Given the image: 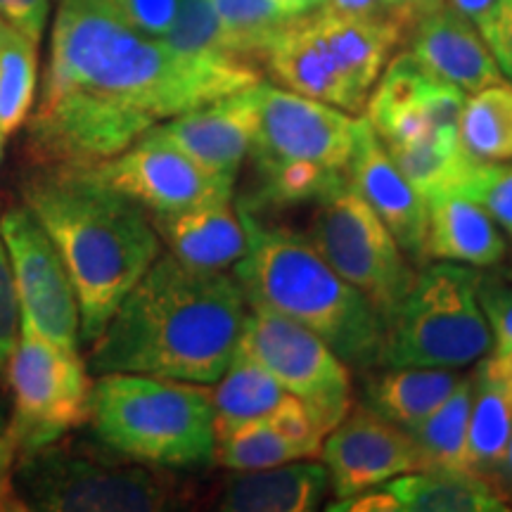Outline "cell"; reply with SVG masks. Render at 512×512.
<instances>
[{
    "instance_id": "1",
    "label": "cell",
    "mask_w": 512,
    "mask_h": 512,
    "mask_svg": "<svg viewBox=\"0 0 512 512\" xmlns=\"http://www.w3.org/2000/svg\"><path fill=\"white\" fill-rule=\"evenodd\" d=\"M259 81L252 64L185 55L93 0H60L29 150L38 164L93 166L155 124Z\"/></svg>"
},
{
    "instance_id": "2",
    "label": "cell",
    "mask_w": 512,
    "mask_h": 512,
    "mask_svg": "<svg viewBox=\"0 0 512 512\" xmlns=\"http://www.w3.org/2000/svg\"><path fill=\"white\" fill-rule=\"evenodd\" d=\"M249 304L238 278L157 256L93 339L98 375L133 373L214 384L238 351Z\"/></svg>"
},
{
    "instance_id": "3",
    "label": "cell",
    "mask_w": 512,
    "mask_h": 512,
    "mask_svg": "<svg viewBox=\"0 0 512 512\" xmlns=\"http://www.w3.org/2000/svg\"><path fill=\"white\" fill-rule=\"evenodd\" d=\"M22 195L72 278L81 339L93 342L162 254L152 216L88 166L38 164Z\"/></svg>"
},
{
    "instance_id": "4",
    "label": "cell",
    "mask_w": 512,
    "mask_h": 512,
    "mask_svg": "<svg viewBox=\"0 0 512 512\" xmlns=\"http://www.w3.org/2000/svg\"><path fill=\"white\" fill-rule=\"evenodd\" d=\"M238 211L249 245L235 264V278L247 304L264 306L316 332L349 368L382 366L380 313L323 259L309 235L266 228L245 204Z\"/></svg>"
},
{
    "instance_id": "5",
    "label": "cell",
    "mask_w": 512,
    "mask_h": 512,
    "mask_svg": "<svg viewBox=\"0 0 512 512\" xmlns=\"http://www.w3.org/2000/svg\"><path fill=\"white\" fill-rule=\"evenodd\" d=\"M98 439L121 458L159 470L214 463V401L204 384L107 373L93 382Z\"/></svg>"
},
{
    "instance_id": "6",
    "label": "cell",
    "mask_w": 512,
    "mask_h": 512,
    "mask_svg": "<svg viewBox=\"0 0 512 512\" xmlns=\"http://www.w3.org/2000/svg\"><path fill=\"white\" fill-rule=\"evenodd\" d=\"M482 273L437 261L415 283L384 325L382 366L465 368L491 349V328L479 302Z\"/></svg>"
},
{
    "instance_id": "7",
    "label": "cell",
    "mask_w": 512,
    "mask_h": 512,
    "mask_svg": "<svg viewBox=\"0 0 512 512\" xmlns=\"http://www.w3.org/2000/svg\"><path fill=\"white\" fill-rule=\"evenodd\" d=\"M126 460L55 441L19 456L17 477L31 508L46 512H152L183 501L176 479Z\"/></svg>"
},
{
    "instance_id": "8",
    "label": "cell",
    "mask_w": 512,
    "mask_h": 512,
    "mask_svg": "<svg viewBox=\"0 0 512 512\" xmlns=\"http://www.w3.org/2000/svg\"><path fill=\"white\" fill-rule=\"evenodd\" d=\"M15 415L8 444L15 458L55 444L91 418L93 382L76 349L43 337L19 318V339L8 368Z\"/></svg>"
},
{
    "instance_id": "9",
    "label": "cell",
    "mask_w": 512,
    "mask_h": 512,
    "mask_svg": "<svg viewBox=\"0 0 512 512\" xmlns=\"http://www.w3.org/2000/svg\"><path fill=\"white\" fill-rule=\"evenodd\" d=\"M309 240L323 259L373 304L387 325L418 273L403 256L406 252L392 230L358 195L349 178L316 202Z\"/></svg>"
},
{
    "instance_id": "10",
    "label": "cell",
    "mask_w": 512,
    "mask_h": 512,
    "mask_svg": "<svg viewBox=\"0 0 512 512\" xmlns=\"http://www.w3.org/2000/svg\"><path fill=\"white\" fill-rule=\"evenodd\" d=\"M238 354L266 368L318 420L325 434L354 408L349 366L304 325L264 306H249Z\"/></svg>"
},
{
    "instance_id": "11",
    "label": "cell",
    "mask_w": 512,
    "mask_h": 512,
    "mask_svg": "<svg viewBox=\"0 0 512 512\" xmlns=\"http://www.w3.org/2000/svg\"><path fill=\"white\" fill-rule=\"evenodd\" d=\"M256 133L249 155L256 169L278 164H313L347 174L361 114H349L328 102L259 81Z\"/></svg>"
},
{
    "instance_id": "12",
    "label": "cell",
    "mask_w": 512,
    "mask_h": 512,
    "mask_svg": "<svg viewBox=\"0 0 512 512\" xmlns=\"http://www.w3.org/2000/svg\"><path fill=\"white\" fill-rule=\"evenodd\" d=\"M102 183L140 204L150 216L178 214L233 197L235 181L214 174L183 152L155 124L136 143L105 162L88 166Z\"/></svg>"
},
{
    "instance_id": "13",
    "label": "cell",
    "mask_w": 512,
    "mask_h": 512,
    "mask_svg": "<svg viewBox=\"0 0 512 512\" xmlns=\"http://www.w3.org/2000/svg\"><path fill=\"white\" fill-rule=\"evenodd\" d=\"M0 240L8 252L22 318L50 342L79 349L81 313L72 278L53 240L27 204L0 216Z\"/></svg>"
},
{
    "instance_id": "14",
    "label": "cell",
    "mask_w": 512,
    "mask_h": 512,
    "mask_svg": "<svg viewBox=\"0 0 512 512\" xmlns=\"http://www.w3.org/2000/svg\"><path fill=\"white\" fill-rule=\"evenodd\" d=\"M465 100L458 86L434 76L411 53H399L382 69L363 117L382 143L458 138Z\"/></svg>"
},
{
    "instance_id": "15",
    "label": "cell",
    "mask_w": 512,
    "mask_h": 512,
    "mask_svg": "<svg viewBox=\"0 0 512 512\" xmlns=\"http://www.w3.org/2000/svg\"><path fill=\"white\" fill-rule=\"evenodd\" d=\"M320 460L328 467L337 501L399 475L427 470L413 434L370 406L351 408L347 418L328 432Z\"/></svg>"
},
{
    "instance_id": "16",
    "label": "cell",
    "mask_w": 512,
    "mask_h": 512,
    "mask_svg": "<svg viewBox=\"0 0 512 512\" xmlns=\"http://www.w3.org/2000/svg\"><path fill=\"white\" fill-rule=\"evenodd\" d=\"M347 176L358 195L392 230L403 252L418 261L425 259L427 202L406 181L366 117H358L356 145Z\"/></svg>"
},
{
    "instance_id": "17",
    "label": "cell",
    "mask_w": 512,
    "mask_h": 512,
    "mask_svg": "<svg viewBox=\"0 0 512 512\" xmlns=\"http://www.w3.org/2000/svg\"><path fill=\"white\" fill-rule=\"evenodd\" d=\"M256 86V83H254ZM254 86L162 121L159 131L214 174L233 178L249 157L256 133Z\"/></svg>"
},
{
    "instance_id": "18",
    "label": "cell",
    "mask_w": 512,
    "mask_h": 512,
    "mask_svg": "<svg viewBox=\"0 0 512 512\" xmlns=\"http://www.w3.org/2000/svg\"><path fill=\"white\" fill-rule=\"evenodd\" d=\"M408 43V53L422 67L467 95L508 81L484 36L479 34L475 19L465 17L448 3L415 24L408 31Z\"/></svg>"
},
{
    "instance_id": "19",
    "label": "cell",
    "mask_w": 512,
    "mask_h": 512,
    "mask_svg": "<svg viewBox=\"0 0 512 512\" xmlns=\"http://www.w3.org/2000/svg\"><path fill=\"white\" fill-rule=\"evenodd\" d=\"M325 437L328 434L313 413L294 396L266 418L247 422L216 441L214 463L226 470L245 472L294 460H318Z\"/></svg>"
},
{
    "instance_id": "20",
    "label": "cell",
    "mask_w": 512,
    "mask_h": 512,
    "mask_svg": "<svg viewBox=\"0 0 512 512\" xmlns=\"http://www.w3.org/2000/svg\"><path fill=\"white\" fill-rule=\"evenodd\" d=\"M152 223L171 256L195 271H228L247 254V228L233 197L152 216Z\"/></svg>"
},
{
    "instance_id": "21",
    "label": "cell",
    "mask_w": 512,
    "mask_h": 512,
    "mask_svg": "<svg viewBox=\"0 0 512 512\" xmlns=\"http://www.w3.org/2000/svg\"><path fill=\"white\" fill-rule=\"evenodd\" d=\"M264 67L287 91L328 102L349 114H361L366 110V105L356 98L349 83L332 64L330 55L325 53L309 15L290 19L275 34L266 50Z\"/></svg>"
},
{
    "instance_id": "22",
    "label": "cell",
    "mask_w": 512,
    "mask_h": 512,
    "mask_svg": "<svg viewBox=\"0 0 512 512\" xmlns=\"http://www.w3.org/2000/svg\"><path fill=\"white\" fill-rule=\"evenodd\" d=\"M309 17L332 64L349 83L356 98L366 105L382 69L387 67L389 55L396 46H401L406 34L394 24L347 15L330 5L311 12Z\"/></svg>"
},
{
    "instance_id": "23",
    "label": "cell",
    "mask_w": 512,
    "mask_h": 512,
    "mask_svg": "<svg viewBox=\"0 0 512 512\" xmlns=\"http://www.w3.org/2000/svg\"><path fill=\"white\" fill-rule=\"evenodd\" d=\"M330 489L328 467L316 460L245 470L228 477L216 498L223 512H311Z\"/></svg>"
},
{
    "instance_id": "24",
    "label": "cell",
    "mask_w": 512,
    "mask_h": 512,
    "mask_svg": "<svg viewBox=\"0 0 512 512\" xmlns=\"http://www.w3.org/2000/svg\"><path fill=\"white\" fill-rule=\"evenodd\" d=\"M508 254L498 223L465 195H441L427 202L425 259L472 268L498 266Z\"/></svg>"
},
{
    "instance_id": "25",
    "label": "cell",
    "mask_w": 512,
    "mask_h": 512,
    "mask_svg": "<svg viewBox=\"0 0 512 512\" xmlns=\"http://www.w3.org/2000/svg\"><path fill=\"white\" fill-rule=\"evenodd\" d=\"M403 512H503L510 496L475 472L420 470L382 484Z\"/></svg>"
},
{
    "instance_id": "26",
    "label": "cell",
    "mask_w": 512,
    "mask_h": 512,
    "mask_svg": "<svg viewBox=\"0 0 512 512\" xmlns=\"http://www.w3.org/2000/svg\"><path fill=\"white\" fill-rule=\"evenodd\" d=\"M214 384L211 401H214L216 441L240 430L247 422L266 418L275 408L294 399L266 368L238 351L226 373Z\"/></svg>"
},
{
    "instance_id": "27",
    "label": "cell",
    "mask_w": 512,
    "mask_h": 512,
    "mask_svg": "<svg viewBox=\"0 0 512 512\" xmlns=\"http://www.w3.org/2000/svg\"><path fill=\"white\" fill-rule=\"evenodd\" d=\"M463 380L456 368H389L368 384L370 408L411 432Z\"/></svg>"
},
{
    "instance_id": "28",
    "label": "cell",
    "mask_w": 512,
    "mask_h": 512,
    "mask_svg": "<svg viewBox=\"0 0 512 512\" xmlns=\"http://www.w3.org/2000/svg\"><path fill=\"white\" fill-rule=\"evenodd\" d=\"M475 401H472L467 463L475 475L501 484V470L512 434V382L486 373H475Z\"/></svg>"
},
{
    "instance_id": "29",
    "label": "cell",
    "mask_w": 512,
    "mask_h": 512,
    "mask_svg": "<svg viewBox=\"0 0 512 512\" xmlns=\"http://www.w3.org/2000/svg\"><path fill=\"white\" fill-rule=\"evenodd\" d=\"M394 164L425 202L441 195H460L479 159L460 138H422L415 143H384Z\"/></svg>"
},
{
    "instance_id": "30",
    "label": "cell",
    "mask_w": 512,
    "mask_h": 512,
    "mask_svg": "<svg viewBox=\"0 0 512 512\" xmlns=\"http://www.w3.org/2000/svg\"><path fill=\"white\" fill-rule=\"evenodd\" d=\"M472 401H475V377L463 375V380L437 411L411 430L427 470L472 472L467 463Z\"/></svg>"
},
{
    "instance_id": "31",
    "label": "cell",
    "mask_w": 512,
    "mask_h": 512,
    "mask_svg": "<svg viewBox=\"0 0 512 512\" xmlns=\"http://www.w3.org/2000/svg\"><path fill=\"white\" fill-rule=\"evenodd\" d=\"M460 143L479 162L512 159V83L470 93L460 114Z\"/></svg>"
},
{
    "instance_id": "32",
    "label": "cell",
    "mask_w": 512,
    "mask_h": 512,
    "mask_svg": "<svg viewBox=\"0 0 512 512\" xmlns=\"http://www.w3.org/2000/svg\"><path fill=\"white\" fill-rule=\"evenodd\" d=\"M162 41L185 55L209 57V60L256 64L211 8L209 0H176V15L169 34Z\"/></svg>"
},
{
    "instance_id": "33",
    "label": "cell",
    "mask_w": 512,
    "mask_h": 512,
    "mask_svg": "<svg viewBox=\"0 0 512 512\" xmlns=\"http://www.w3.org/2000/svg\"><path fill=\"white\" fill-rule=\"evenodd\" d=\"M36 43L15 29L0 38V133L17 131L34 107Z\"/></svg>"
},
{
    "instance_id": "34",
    "label": "cell",
    "mask_w": 512,
    "mask_h": 512,
    "mask_svg": "<svg viewBox=\"0 0 512 512\" xmlns=\"http://www.w3.org/2000/svg\"><path fill=\"white\" fill-rule=\"evenodd\" d=\"M209 3L223 27L238 38L249 60L256 67L264 64L268 46L287 24L273 0H209Z\"/></svg>"
},
{
    "instance_id": "35",
    "label": "cell",
    "mask_w": 512,
    "mask_h": 512,
    "mask_svg": "<svg viewBox=\"0 0 512 512\" xmlns=\"http://www.w3.org/2000/svg\"><path fill=\"white\" fill-rule=\"evenodd\" d=\"M460 195L477 202L512 238V159L510 162H477Z\"/></svg>"
},
{
    "instance_id": "36",
    "label": "cell",
    "mask_w": 512,
    "mask_h": 512,
    "mask_svg": "<svg viewBox=\"0 0 512 512\" xmlns=\"http://www.w3.org/2000/svg\"><path fill=\"white\" fill-rule=\"evenodd\" d=\"M328 5L347 15L394 24L408 36L415 24L437 12L441 5H446V0H330Z\"/></svg>"
},
{
    "instance_id": "37",
    "label": "cell",
    "mask_w": 512,
    "mask_h": 512,
    "mask_svg": "<svg viewBox=\"0 0 512 512\" xmlns=\"http://www.w3.org/2000/svg\"><path fill=\"white\" fill-rule=\"evenodd\" d=\"M126 27L152 38L169 34L176 15V0H93Z\"/></svg>"
},
{
    "instance_id": "38",
    "label": "cell",
    "mask_w": 512,
    "mask_h": 512,
    "mask_svg": "<svg viewBox=\"0 0 512 512\" xmlns=\"http://www.w3.org/2000/svg\"><path fill=\"white\" fill-rule=\"evenodd\" d=\"M479 302L491 328V349L494 354L512 351V280L482 275Z\"/></svg>"
},
{
    "instance_id": "39",
    "label": "cell",
    "mask_w": 512,
    "mask_h": 512,
    "mask_svg": "<svg viewBox=\"0 0 512 512\" xmlns=\"http://www.w3.org/2000/svg\"><path fill=\"white\" fill-rule=\"evenodd\" d=\"M475 24L494 53L498 67L512 81V0H494L475 19Z\"/></svg>"
},
{
    "instance_id": "40",
    "label": "cell",
    "mask_w": 512,
    "mask_h": 512,
    "mask_svg": "<svg viewBox=\"0 0 512 512\" xmlns=\"http://www.w3.org/2000/svg\"><path fill=\"white\" fill-rule=\"evenodd\" d=\"M19 318H22V309H19L15 280H12L8 252L0 240V373L8 368L12 351L17 347Z\"/></svg>"
},
{
    "instance_id": "41",
    "label": "cell",
    "mask_w": 512,
    "mask_h": 512,
    "mask_svg": "<svg viewBox=\"0 0 512 512\" xmlns=\"http://www.w3.org/2000/svg\"><path fill=\"white\" fill-rule=\"evenodd\" d=\"M50 0H0V19L36 46L48 27Z\"/></svg>"
},
{
    "instance_id": "42",
    "label": "cell",
    "mask_w": 512,
    "mask_h": 512,
    "mask_svg": "<svg viewBox=\"0 0 512 512\" xmlns=\"http://www.w3.org/2000/svg\"><path fill=\"white\" fill-rule=\"evenodd\" d=\"M328 510L332 512H401L396 498L384 491H358V494L342 498V501L332 503Z\"/></svg>"
},
{
    "instance_id": "43",
    "label": "cell",
    "mask_w": 512,
    "mask_h": 512,
    "mask_svg": "<svg viewBox=\"0 0 512 512\" xmlns=\"http://www.w3.org/2000/svg\"><path fill=\"white\" fill-rule=\"evenodd\" d=\"M273 3H275V8L280 10V15L290 22V19L306 17V15H311V12L325 8L330 0H273Z\"/></svg>"
},
{
    "instance_id": "44",
    "label": "cell",
    "mask_w": 512,
    "mask_h": 512,
    "mask_svg": "<svg viewBox=\"0 0 512 512\" xmlns=\"http://www.w3.org/2000/svg\"><path fill=\"white\" fill-rule=\"evenodd\" d=\"M12 460H15V453L8 444V430L3 427V415H0V501H3L5 491V470L12 465Z\"/></svg>"
},
{
    "instance_id": "45",
    "label": "cell",
    "mask_w": 512,
    "mask_h": 512,
    "mask_svg": "<svg viewBox=\"0 0 512 512\" xmlns=\"http://www.w3.org/2000/svg\"><path fill=\"white\" fill-rule=\"evenodd\" d=\"M446 3L451 5V8H456L458 12H463L465 17L477 19L491 3H494V0H446Z\"/></svg>"
},
{
    "instance_id": "46",
    "label": "cell",
    "mask_w": 512,
    "mask_h": 512,
    "mask_svg": "<svg viewBox=\"0 0 512 512\" xmlns=\"http://www.w3.org/2000/svg\"><path fill=\"white\" fill-rule=\"evenodd\" d=\"M501 486L505 489V494L510 496L512 501V434L508 441V451H505V460H503V470H501Z\"/></svg>"
},
{
    "instance_id": "47",
    "label": "cell",
    "mask_w": 512,
    "mask_h": 512,
    "mask_svg": "<svg viewBox=\"0 0 512 512\" xmlns=\"http://www.w3.org/2000/svg\"><path fill=\"white\" fill-rule=\"evenodd\" d=\"M8 29H10V27H8V24H5V22H3V19H0V38H3V36H5V31H8Z\"/></svg>"
},
{
    "instance_id": "48",
    "label": "cell",
    "mask_w": 512,
    "mask_h": 512,
    "mask_svg": "<svg viewBox=\"0 0 512 512\" xmlns=\"http://www.w3.org/2000/svg\"><path fill=\"white\" fill-rule=\"evenodd\" d=\"M3 138H5V133H0V159H3Z\"/></svg>"
},
{
    "instance_id": "49",
    "label": "cell",
    "mask_w": 512,
    "mask_h": 512,
    "mask_svg": "<svg viewBox=\"0 0 512 512\" xmlns=\"http://www.w3.org/2000/svg\"><path fill=\"white\" fill-rule=\"evenodd\" d=\"M505 278H510V280H512V271H510V273H508V275H505Z\"/></svg>"
}]
</instances>
